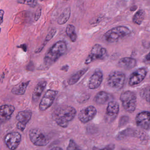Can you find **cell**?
Returning <instances> with one entry per match:
<instances>
[{
    "instance_id": "7a4b0ae2",
    "label": "cell",
    "mask_w": 150,
    "mask_h": 150,
    "mask_svg": "<svg viewBox=\"0 0 150 150\" xmlns=\"http://www.w3.org/2000/svg\"><path fill=\"white\" fill-rule=\"evenodd\" d=\"M67 45L64 41L55 43L48 50L44 58V64L46 67H50L56 63L67 50Z\"/></svg>"
},
{
    "instance_id": "4316f807",
    "label": "cell",
    "mask_w": 150,
    "mask_h": 150,
    "mask_svg": "<svg viewBox=\"0 0 150 150\" xmlns=\"http://www.w3.org/2000/svg\"><path fill=\"white\" fill-rule=\"evenodd\" d=\"M17 3L19 4H24V5H28L32 8H34L37 5V1H18Z\"/></svg>"
},
{
    "instance_id": "4fadbf2b",
    "label": "cell",
    "mask_w": 150,
    "mask_h": 150,
    "mask_svg": "<svg viewBox=\"0 0 150 150\" xmlns=\"http://www.w3.org/2000/svg\"><path fill=\"white\" fill-rule=\"evenodd\" d=\"M103 80V74L100 69L95 71L88 81V88L90 89H95L99 88Z\"/></svg>"
},
{
    "instance_id": "5bb4252c",
    "label": "cell",
    "mask_w": 150,
    "mask_h": 150,
    "mask_svg": "<svg viewBox=\"0 0 150 150\" xmlns=\"http://www.w3.org/2000/svg\"><path fill=\"white\" fill-rule=\"evenodd\" d=\"M136 124L138 126L144 129L150 127V112L143 111L139 113L136 118Z\"/></svg>"
},
{
    "instance_id": "2e32d148",
    "label": "cell",
    "mask_w": 150,
    "mask_h": 150,
    "mask_svg": "<svg viewBox=\"0 0 150 150\" xmlns=\"http://www.w3.org/2000/svg\"><path fill=\"white\" fill-rule=\"evenodd\" d=\"M119 110V104L115 101H111L108 104L106 109V115L110 121H112L118 115Z\"/></svg>"
},
{
    "instance_id": "e575fe53",
    "label": "cell",
    "mask_w": 150,
    "mask_h": 150,
    "mask_svg": "<svg viewBox=\"0 0 150 150\" xmlns=\"http://www.w3.org/2000/svg\"><path fill=\"white\" fill-rule=\"evenodd\" d=\"M50 150H63V149L61 147H59V146H56V147H53V148L51 149Z\"/></svg>"
},
{
    "instance_id": "1f68e13d",
    "label": "cell",
    "mask_w": 150,
    "mask_h": 150,
    "mask_svg": "<svg viewBox=\"0 0 150 150\" xmlns=\"http://www.w3.org/2000/svg\"><path fill=\"white\" fill-rule=\"evenodd\" d=\"M4 10H2V9H1V11H0V17H1V24H2V22L3 21V17H4Z\"/></svg>"
},
{
    "instance_id": "4dcf8cb0",
    "label": "cell",
    "mask_w": 150,
    "mask_h": 150,
    "mask_svg": "<svg viewBox=\"0 0 150 150\" xmlns=\"http://www.w3.org/2000/svg\"><path fill=\"white\" fill-rule=\"evenodd\" d=\"M144 62L147 64L150 65V51L146 55L144 58Z\"/></svg>"
},
{
    "instance_id": "6da1fadb",
    "label": "cell",
    "mask_w": 150,
    "mask_h": 150,
    "mask_svg": "<svg viewBox=\"0 0 150 150\" xmlns=\"http://www.w3.org/2000/svg\"><path fill=\"white\" fill-rule=\"evenodd\" d=\"M76 113V110L74 107L65 105L57 108L52 114V117L59 126L65 128L74 119Z\"/></svg>"
},
{
    "instance_id": "603a6c76",
    "label": "cell",
    "mask_w": 150,
    "mask_h": 150,
    "mask_svg": "<svg viewBox=\"0 0 150 150\" xmlns=\"http://www.w3.org/2000/svg\"><path fill=\"white\" fill-rule=\"evenodd\" d=\"M66 32L72 42H75L77 41V35L75 30V27L74 25L72 24L67 25L66 30Z\"/></svg>"
},
{
    "instance_id": "ba28073f",
    "label": "cell",
    "mask_w": 150,
    "mask_h": 150,
    "mask_svg": "<svg viewBox=\"0 0 150 150\" xmlns=\"http://www.w3.org/2000/svg\"><path fill=\"white\" fill-rule=\"evenodd\" d=\"M21 141V135L17 132L8 133L4 139L5 144L9 150H16Z\"/></svg>"
},
{
    "instance_id": "83f0119b",
    "label": "cell",
    "mask_w": 150,
    "mask_h": 150,
    "mask_svg": "<svg viewBox=\"0 0 150 150\" xmlns=\"http://www.w3.org/2000/svg\"><path fill=\"white\" fill-rule=\"evenodd\" d=\"M141 96L144 97L146 100L150 103V88H146L143 90L141 93Z\"/></svg>"
},
{
    "instance_id": "7402d4cb",
    "label": "cell",
    "mask_w": 150,
    "mask_h": 150,
    "mask_svg": "<svg viewBox=\"0 0 150 150\" xmlns=\"http://www.w3.org/2000/svg\"><path fill=\"white\" fill-rule=\"evenodd\" d=\"M71 9L70 7H67L64 9L57 19V23L62 25L65 24L71 16Z\"/></svg>"
},
{
    "instance_id": "484cf974",
    "label": "cell",
    "mask_w": 150,
    "mask_h": 150,
    "mask_svg": "<svg viewBox=\"0 0 150 150\" xmlns=\"http://www.w3.org/2000/svg\"><path fill=\"white\" fill-rule=\"evenodd\" d=\"M67 150H81L80 147L73 139H70Z\"/></svg>"
},
{
    "instance_id": "5b68a950",
    "label": "cell",
    "mask_w": 150,
    "mask_h": 150,
    "mask_svg": "<svg viewBox=\"0 0 150 150\" xmlns=\"http://www.w3.org/2000/svg\"><path fill=\"white\" fill-rule=\"evenodd\" d=\"M108 57V51L100 45L96 44L92 47L89 54L85 60V64L88 65L97 60H103Z\"/></svg>"
},
{
    "instance_id": "44dd1931",
    "label": "cell",
    "mask_w": 150,
    "mask_h": 150,
    "mask_svg": "<svg viewBox=\"0 0 150 150\" xmlns=\"http://www.w3.org/2000/svg\"><path fill=\"white\" fill-rule=\"evenodd\" d=\"M110 95L105 91H100L95 96L94 100L98 104H104L108 101Z\"/></svg>"
},
{
    "instance_id": "52a82bcc",
    "label": "cell",
    "mask_w": 150,
    "mask_h": 150,
    "mask_svg": "<svg viewBox=\"0 0 150 150\" xmlns=\"http://www.w3.org/2000/svg\"><path fill=\"white\" fill-rule=\"evenodd\" d=\"M29 137L30 141L37 146H45L49 143V138L41 129L34 128L30 131Z\"/></svg>"
},
{
    "instance_id": "d4e9b609",
    "label": "cell",
    "mask_w": 150,
    "mask_h": 150,
    "mask_svg": "<svg viewBox=\"0 0 150 150\" xmlns=\"http://www.w3.org/2000/svg\"><path fill=\"white\" fill-rule=\"evenodd\" d=\"M56 33H57V30H56V29H52L50 31V32L48 33L47 36H46L45 40L43 43L42 44V45H44V46H45V45L47 44V43H48L49 41H50V40L54 37Z\"/></svg>"
},
{
    "instance_id": "9a60e30c",
    "label": "cell",
    "mask_w": 150,
    "mask_h": 150,
    "mask_svg": "<svg viewBox=\"0 0 150 150\" xmlns=\"http://www.w3.org/2000/svg\"><path fill=\"white\" fill-rule=\"evenodd\" d=\"M15 110V107L13 105L7 104L1 105L0 110V122L1 124L10 119Z\"/></svg>"
},
{
    "instance_id": "8992f818",
    "label": "cell",
    "mask_w": 150,
    "mask_h": 150,
    "mask_svg": "<svg viewBox=\"0 0 150 150\" xmlns=\"http://www.w3.org/2000/svg\"><path fill=\"white\" fill-rule=\"evenodd\" d=\"M125 75L119 71H114L110 74L108 78V84L111 88L119 90L124 86Z\"/></svg>"
},
{
    "instance_id": "d6986e66",
    "label": "cell",
    "mask_w": 150,
    "mask_h": 150,
    "mask_svg": "<svg viewBox=\"0 0 150 150\" xmlns=\"http://www.w3.org/2000/svg\"><path fill=\"white\" fill-rule=\"evenodd\" d=\"M30 82V81H28L26 82H22L20 84H17L13 88L11 92L13 94L16 95H23L26 93L27 87L28 86Z\"/></svg>"
},
{
    "instance_id": "ffe728a7",
    "label": "cell",
    "mask_w": 150,
    "mask_h": 150,
    "mask_svg": "<svg viewBox=\"0 0 150 150\" xmlns=\"http://www.w3.org/2000/svg\"><path fill=\"white\" fill-rule=\"evenodd\" d=\"M88 68H83L72 75L67 81V83L70 86H72L77 83L81 78L88 71Z\"/></svg>"
},
{
    "instance_id": "9c48e42d",
    "label": "cell",
    "mask_w": 150,
    "mask_h": 150,
    "mask_svg": "<svg viewBox=\"0 0 150 150\" xmlns=\"http://www.w3.org/2000/svg\"><path fill=\"white\" fill-rule=\"evenodd\" d=\"M58 94V91L49 89L46 91L39 104V109L45 111L48 109L53 104L55 98Z\"/></svg>"
},
{
    "instance_id": "30bf717a",
    "label": "cell",
    "mask_w": 150,
    "mask_h": 150,
    "mask_svg": "<svg viewBox=\"0 0 150 150\" xmlns=\"http://www.w3.org/2000/svg\"><path fill=\"white\" fill-rule=\"evenodd\" d=\"M32 115V111L28 110L20 111L17 114L16 119L18 122L17 125L18 129L21 131H24L26 125L31 119Z\"/></svg>"
},
{
    "instance_id": "d6a6232c",
    "label": "cell",
    "mask_w": 150,
    "mask_h": 150,
    "mask_svg": "<svg viewBox=\"0 0 150 150\" xmlns=\"http://www.w3.org/2000/svg\"><path fill=\"white\" fill-rule=\"evenodd\" d=\"M69 66L68 65H65L64 66L62 67V68H61V71H64L67 72L68 71V70H69Z\"/></svg>"
},
{
    "instance_id": "277c9868",
    "label": "cell",
    "mask_w": 150,
    "mask_h": 150,
    "mask_svg": "<svg viewBox=\"0 0 150 150\" xmlns=\"http://www.w3.org/2000/svg\"><path fill=\"white\" fill-rule=\"evenodd\" d=\"M123 107L129 113L135 111L137 105V98L136 94L131 91H126L122 93L120 97Z\"/></svg>"
},
{
    "instance_id": "7c38bea8",
    "label": "cell",
    "mask_w": 150,
    "mask_h": 150,
    "mask_svg": "<svg viewBox=\"0 0 150 150\" xmlns=\"http://www.w3.org/2000/svg\"><path fill=\"white\" fill-rule=\"evenodd\" d=\"M147 70L145 67H141L134 71L131 74L129 84L130 86H136L141 83L146 76Z\"/></svg>"
},
{
    "instance_id": "f546056e",
    "label": "cell",
    "mask_w": 150,
    "mask_h": 150,
    "mask_svg": "<svg viewBox=\"0 0 150 150\" xmlns=\"http://www.w3.org/2000/svg\"><path fill=\"white\" fill-rule=\"evenodd\" d=\"M41 14H42V8H38L36 11L35 17H34V19L35 21H37L39 20L41 16Z\"/></svg>"
},
{
    "instance_id": "3957f363",
    "label": "cell",
    "mask_w": 150,
    "mask_h": 150,
    "mask_svg": "<svg viewBox=\"0 0 150 150\" xmlns=\"http://www.w3.org/2000/svg\"><path fill=\"white\" fill-rule=\"evenodd\" d=\"M131 33L130 29L124 26H120L108 30L103 35L104 41L110 43L116 42L129 36Z\"/></svg>"
},
{
    "instance_id": "cb8c5ba5",
    "label": "cell",
    "mask_w": 150,
    "mask_h": 150,
    "mask_svg": "<svg viewBox=\"0 0 150 150\" xmlns=\"http://www.w3.org/2000/svg\"><path fill=\"white\" fill-rule=\"evenodd\" d=\"M145 13L143 9H139L136 12L132 18V21L135 24L139 25L142 23L144 19Z\"/></svg>"
},
{
    "instance_id": "836d02e7",
    "label": "cell",
    "mask_w": 150,
    "mask_h": 150,
    "mask_svg": "<svg viewBox=\"0 0 150 150\" xmlns=\"http://www.w3.org/2000/svg\"><path fill=\"white\" fill-rule=\"evenodd\" d=\"M18 48H21L23 50V51L26 52L27 50V45L25 44H23L21 45H20V46H17Z\"/></svg>"
},
{
    "instance_id": "8fae6325",
    "label": "cell",
    "mask_w": 150,
    "mask_h": 150,
    "mask_svg": "<svg viewBox=\"0 0 150 150\" xmlns=\"http://www.w3.org/2000/svg\"><path fill=\"white\" fill-rule=\"evenodd\" d=\"M97 110L93 106H89L81 110L78 115L79 120L83 123L88 122L96 115Z\"/></svg>"
},
{
    "instance_id": "ac0fdd59",
    "label": "cell",
    "mask_w": 150,
    "mask_h": 150,
    "mask_svg": "<svg viewBox=\"0 0 150 150\" xmlns=\"http://www.w3.org/2000/svg\"><path fill=\"white\" fill-rule=\"evenodd\" d=\"M137 65V61L135 59L132 57L122 58L118 62V66L124 69H129L134 68Z\"/></svg>"
},
{
    "instance_id": "f1b7e54d",
    "label": "cell",
    "mask_w": 150,
    "mask_h": 150,
    "mask_svg": "<svg viewBox=\"0 0 150 150\" xmlns=\"http://www.w3.org/2000/svg\"><path fill=\"white\" fill-rule=\"evenodd\" d=\"M115 148V145L113 144H110L103 148H99L95 146V147H93V150H114Z\"/></svg>"
},
{
    "instance_id": "e0dca14e",
    "label": "cell",
    "mask_w": 150,
    "mask_h": 150,
    "mask_svg": "<svg viewBox=\"0 0 150 150\" xmlns=\"http://www.w3.org/2000/svg\"><path fill=\"white\" fill-rule=\"evenodd\" d=\"M46 85L47 82L45 81H41L38 83L32 94V99L33 101H38L40 99L42 93L46 87Z\"/></svg>"
}]
</instances>
